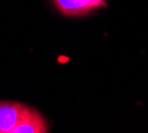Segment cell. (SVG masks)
<instances>
[{"mask_svg": "<svg viewBox=\"0 0 148 133\" xmlns=\"http://www.w3.org/2000/svg\"><path fill=\"white\" fill-rule=\"evenodd\" d=\"M29 106L15 101H0V133H12Z\"/></svg>", "mask_w": 148, "mask_h": 133, "instance_id": "1", "label": "cell"}, {"mask_svg": "<svg viewBox=\"0 0 148 133\" xmlns=\"http://www.w3.org/2000/svg\"><path fill=\"white\" fill-rule=\"evenodd\" d=\"M53 4L66 16H84L107 5L106 0H53Z\"/></svg>", "mask_w": 148, "mask_h": 133, "instance_id": "2", "label": "cell"}, {"mask_svg": "<svg viewBox=\"0 0 148 133\" xmlns=\"http://www.w3.org/2000/svg\"><path fill=\"white\" fill-rule=\"evenodd\" d=\"M48 132V126L44 117L36 109L28 108L27 113L21 121L14 128L12 133H45Z\"/></svg>", "mask_w": 148, "mask_h": 133, "instance_id": "3", "label": "cell"}]
</instances>
